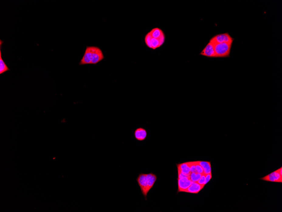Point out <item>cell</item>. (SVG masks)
<instances>
[{
	"label": "cell",
	"instance_id": "obj_1",
	"mask_svg": "<svg viewBox=\"0 0 282 212\" xmlns=\"http://www.w3.org/2000/svg\"><path fill=\"white\" fill-rule=\"evenodd\" d=\"M157 178V176L152 173L147 174H140L136 178V181L145 200H147V194L151 189H152L156 181Z\"/></svg>",
	"mask_w": 282,
	"mask_h": 212
},
{
	"label": "cell",
	"instance_id": "obj_2",
	"mask_svg": "<svg viewBox=\"0 0 282 212\" xmlns=\"http://www.w3.org/2000/svg\"><path fill=\"white\" fill-rule=\"evenodd\" d=\"M214 45L216 58L229 57L232 44L221 43H215Z\"/></svg>",
	"mask_w": 282,
	"mask_h": 212
},
{
	"label": "cell",
	"instance_id": "obj_3",
	"mask_svg": "<svg viewBox=\"0 0 282 212\" xmlns=\"http://www.w3.org/2000/svg\"><path fill=\"white\" fill-rule=\"evenodd\" d=\"M234 39L228 33L216 35L212 38L210 42L213 44L215 43H226L232 44Z\"/></svg>",
	"mask_w": 282,
	"mask_h": 212
},
{
	"label": "cell",
	"instance_id": "obj_4",
	"mask_svg": "<svg viewBox=\"0 0 282 212\" xmlns=\"http://www.w3.org/2000/svg\"><path fill=\"white\" fill-rule=\"evenodd\" d=\"M105 58L101 50L98 47L94 46L92 53L91 64L96 65Z\"/></svg>",
	"mask_w": 282,
	"mask_h": 212
},
{
	"label": "cell",
	"instance_id": "obj_5",
	"mask_svg": "<svg viewBox=\"0 0 282 212\" xmlns=\"http://www.w3.org/2000/svg\"><path fill=\"white\" fill-rule=\"evenodd\" d=\"M94 46H87L85 52L79 65H83L91 64L92 53Z\"/></svg>",
	"mask_w": 282,
	"mask_h": 212
},
{
	"label": "cell",
	"instance_id": "obj_6",
	"mask_svg": "<svg viewBox=\"0 0 282 212\" xmlns=\"http://www.w3.org/2000/svg\"><path fill=\"white\" fill-rule=\"evenodd\" d=\"M177 182V193L184 192V191L187 189L193 182L191 181L190 178H178Z\"/></svg>",
	"mask_w": 282,
	"mask_h": 212
},
{
	"label": "cell",
	"instance_id": "obj_7",
	"mask_svg": "<svg viewBox=\"0 0 282 212\" xmlns=\"http://www.w3.org/2000/svg\"><path fill=\"white\" fill-rule=\"evenodd\" d=\"M200 54L206 57L215 58V54L213 43L209 42L202 51L201 52Z\"/></svg>",
	"mask_w": 282,
	"mask_h": 212
},
{
	"label": "cell",
	"instance_id": "obj_8",
	"mask_svg": "<svg viewBox=\"0 0 282 212\" xmlns=\"http://www.w3.org/2000/svg\"><path fill=\"white\" fill-rule=\"evenodd\" d=\"M261 179L267 181L282 182V176L281 175L279 172L278 170H277L261 178Z\"/></svg>",
	"mask_w": 282,
	"mask_h": 212
},
{
	"label": "cell",
	"instance_id": "obj_9",
	"mask_svg": "<svg viewBox=\"0 0 282 212\" xmlns=\"http://www.w3.org/2000/svg\"><path fill=\"white\" fill-rule=\"evenodd\" d=\"M134 137L138 141H144L147 137V131L145 128H136L134 132Z\"/></svg>",
	"mask_w": 282,
	"mask_h": 212
},
{
	"label": "cell",
	"instance_id": "obj_10",
	"mask_svg": "<svg viewBox=\"0 0 282 212\" xmlns=\"http://www.w3.org/2000/svg\"><path fill=\"white\" fill-rule=\"evenodd\" d=\"M205 186L204 185L199 184L197 182H193L187 189L184 191V192L197 194L203 189Z\"/></svg>",
	"mask_w": 282,
	"mask_h": 212
},
{
	"label": "cell",
	"instance_id": "obj_11",
	"mask_svg": "<svg viewBox=\"0 0 282 212\" xmlns=\"http://www.w3.org/2000/svg\"><path fill=\"white\" fill-rule=\"evenodd\" d=\"M0 41H1L0 42V74H2L4 72L9 70L10 69L2 58L1 47H2V43H3V42H2V40H1Z\"/></svg>",
	"mask_w": 282,
	"mask_h": 212
},
{
	"label": "cell",
	"instance_id": "obj_12",
	"mask_svg": "<svg viewBox=\"0 0 282 212\" xmlns=\"http://www.w3.org/2000/svg\"><path fill=\"white\" fill-rule=\"evenodd\" d=\"M198 163L203 169L204 174L207 175V174L211 173V166L210 162L198 161Z\"/></svg>",
	"mask_w": 282,
	"mask_h": 212
},
{
	"label": "cell",
	"instance_id": "obj_13",
	"mask_svg": "<svg viewBox=\"0 0 282 212\" xmlns=\"http://www.w3.org/2000/svg\"><path fill=\"white\" fill-rule=\"evenodd\" d=\"M152 37L153 38L159 39L162 37L163 34L161 29L159 28H154L150 32Z\"/></svg>",
	"mask_w": 282,
	"mask_h": 212
},
{
	"label": "cell",
	"instance_id": "obj_14",
	"mask_svg": "<svg viewBox=\"0 0 282 212\" xmlns=\"http://www.w3.org/2000/svg\"><path fill=\"white\" fill-rule=\"evenodd\" d=\"M202 174L197 172H192L190 175V180L192 182H197L201 178Z\"/></svg>",
	"mask_w": 282,
	"mask_h": 212
},
{
	"label": "cell",
	"instance_id": "obj_15",
	"mask_svg": "<svg viewBox=\"0 0 282 212\" xmlns=\"http://www.w3.org/2000/svg\"><path fill=\"white\" fill-rule=\"evenodd\" d=\"M151 44L152 49L153 50L156 49L157 48L160 47L162 45L159 40L152 37L151 40Z\"/></svg>",
	"mask_w": 282,
	"mask_h": 212
},
{
	"label": "cell",
	"instance_id": "obj_16",
	"mask_svg": "<svg viewBox=\"0 0 282 212\" xmlns=\"http://www.w3.org/2000/svg\"><path fill=\"white\" fill-rule=\"evenodd\" d=\"M152 37L151 36L150 32L147 33L145 36V44L146 45L150 48L152 49L151 44V40Z\"/></svg>",
	"mask_w": 282,
	"mask_h": 212
},
{
	"label": "cell",
	"instance_id": "obj_17",
	"mask_svg": "<svg viewBox=\"0 0 282 212\" xmlns=\"http://www.w3.org/2000/svg\"><path fill=\"white\" fill-rule=\"evenodd\" d=\"M191 163V162H189L182 163V164H177L176 165L177 166V169L181 171L182 169L186 168V167L190 166Z\"/></svg>",
	"mask_w": 282,
	"mask_h": 212
},
{
	"label": "cell",
	"instance_id": "obj_18",
	"mask_svg": "<svg viewBox=\"0 0 282 212\" xmlns=\"http://www.w3.org/2000/svg\"><path fill=\"white\" fill-rule=\"evenodd\" d=\"M195 166H196V172L201 174H204L203 169L202 167L198 164V161H195Z\"/></svg>",
	"mask_w": 282,
	"mask_h": 212
},
{
	"label": "cell",
	"instance_id": "obj_19",
	"mask_svg": "<svg viewBox=\"0 0 282 212\" xmlns=\"http://www.w3.org/2000/svg\"><path fill=\"white\" fill-rule=\"evenodd\" d=\"M205 174H202L201 178L197 182V183H198L200 185H204V183H205Z\"/></svg>",
	"mask_w": 282,
	"mask_h": 212
},
{
	"label": "cell",
	"instance_id": "obj_20",
	"mask_svg": "<svg viewBox=\"0 0 282 212\" xmlns=\"http://www.w3.org/2000/svg\"><path fill=\"white\" fill-rule=\"evenodd\" d=\"M181 171L183 173L185 174V175H190L191 173L190 166L186 167V168H184V169H182Z\"/></svg>",
	"mask_w": 282,
	"mask_h": 212
},
{
	"label": "cell",
	"instance_id": "obj_21",
	"mask_svg": "<svg viewBox=\"0 0 282 212\" xmlns=\"http://www.w3.org/2000/svg\"><path fill=\"white\" fill-rule=\"evenodd\" d=\"M190 170L191 173L196 172V166H195V161L191 162Z\"/></svg>",
	"mask_w": 282,
	"mask_h": 212
},
{
	"label": "cell",
	"instance_id": "obj_22",
	"mask_svg": "<svg viewBox=\"0 0 282 212\" xmlns=\"http://www.w3.org/2000/svg\"><path fill=\"white\" fill-rule=\"evenodd\" d=\"M212 178V173L206 175L205 180V183H204V185L205 186V185L207 184L210 181V180H211Z\"/></svg>",
	"mask_w": 282,
	"mask_h": 212
},
{
	"label": "cell",
	"instance_id": "obj_23",
	"mask_svg": "<svg viewBox=\"0 0 282 212\" xmlns=\"http://www.w3.org/2000/svg\"><path fill=\"white\" fill-rule=\"evenodd\" d=\"M278 170L279 172V173L280 174V175H281L282 176V167H281V168H280V169H278Z\"/></svg>",
	"mask_w": 282,
	"mask_h": 212
}]
</instances>
